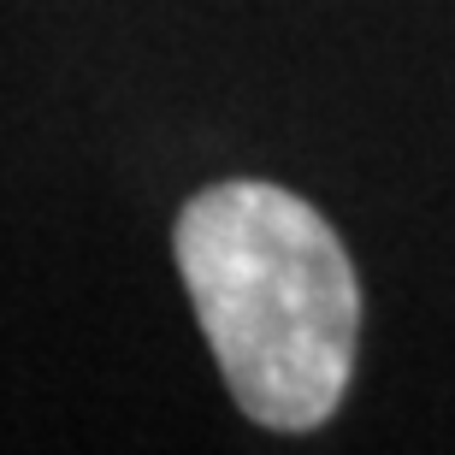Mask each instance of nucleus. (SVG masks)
Returning a JSON list of instances; mask_svg holds the SVG:
<instances>
[{
    "mask_svg": "<svg viewBox=\"0 0 455 455\" xmlns=\"http://www.w3.org/2000/svg\"><path fill=\"white\" fill-rule=\"evenodd\" d=\"M178 272L249 420L314 432L343 403L361 290L338 231L278 184H213L178 213Z\"/></svg>",
    "mask_w": 455,
    "mask_h": 455,
    "instance_id": "f257e3e1",
    "label": "nucleus"
}]
</instances>
